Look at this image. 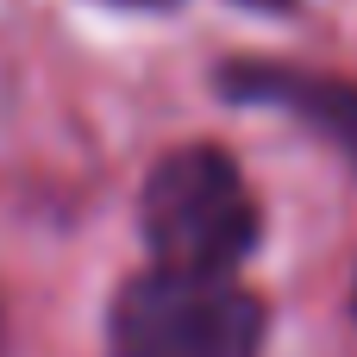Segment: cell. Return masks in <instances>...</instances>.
Segmentation results:
<instances>
[{
  "mask_svg": "<svg viewBox=\"0 0 357 357\" xmlns=\"http://www.w3.org/2000/svg\"><path fill=\"white\" fill-rule=\"evenodd\" d=\"M351 320H357V289H351Z\"/></svg>",
  "mask_w": 357,
  "mask_h": 357,
  "instance_id": "8992f818",
  "label": "cell"
},
{
  "mask_svg": "<svg viewBox=\"0 0 357 357\" xmlns=\"http://www.w3.org/2000/svg\"><path fill=\"white\" fill-rule=\"evenodd\" d=\"M138 238L163 270L238 276L264 238V207L220 144H176L138 188Z\"/></svg>",
  "mask_w": 357,
  "mask_h": 357,
  "instance_id": "6da1fadb",
  "label": "cell"
},
{
  "mask_svg": "<svg viewBox=\"0 0 357 357\" xmlns=\"http://www.w3.org/2000/svg\"><path fill=\"white\" fill-rule=\"evenodd\" d=\"M220 88L245 107H270L301 119L314 138H326L345 163L357 169V82L320 75V69H289V63H232Z\"/></svg>",
  "mask_w": 357,
  "mask_h": 357,
  "instance_id": "3957f363",
  "label": "cell"
},
{
  "mask_svg": "<svg viewBox=\"0 0 357 357\" xmlns=\"http://www.w3.org/2000/svg\"><path fill=\"white\" fill-rule=\"evenodd\" d=\"M113 6H132V13H157V6H176V0H113Z\"/></svg>",
  "mask_w": 357,
  "mask_h": 357,
  "instance_id": "5b68a950",
  "label": "cell"
},
{
  "mask_svg": "<svg viewBox=\"0 0 357 357\" xmlns=\"http://www.w3.org/2000/svg\"><path fill=\"white\" fill-rule=\"evenodd\" d=\"M0 351H6V326H0Z\"/></svg>",
  "mask_w": 357,
  "mask_h": 357,
  "instance_id": "52a82bcc",
  "label": "cell"
},
{
  "mask_svg": "<svg viewBox=\"0 0 357 357\" xmlns=\"http://www.w3.org/2000/svg\"><path fill=\"white\" fill-rule=\"evenodd\" d=\"M270 333L264 301L238 276H188L151 264L107 307L113 357H257Z\"/></svg>",
  "mask_w": 357,
  "mask_h": 357,
  "instance_id": "7a4b0ae2",
  "label": "cell"
},
{
  "mask_svg": "<svg viewBox=\"0 0 357 357\" xmlns=\"http://www.w3.org/2000/svg\"><path fill=\"white\" fill-rule=\"evenodd\" d=\"M238 6H251V13H289V6H301V0H238Z\"/></svg>",
  "mask_w": 357,
  "mask_h": 357,
  "instance_id": "277c9868",
  "label": "cell"
}]
</instances>
